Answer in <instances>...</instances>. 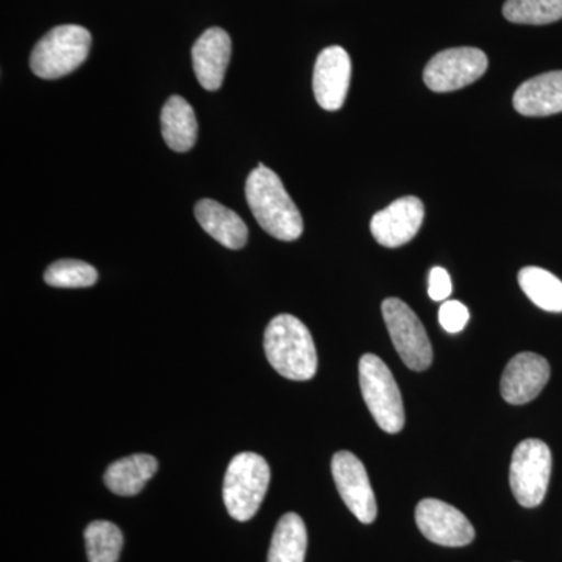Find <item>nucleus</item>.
<instances>
[{"mask_svg": "<svg viewBox=\"0 0 562 562\" xmlns=\"http://www.w3.org/2000/svg\"><path fill=\"white\" fill-rule=\"evenodd\" d=\"M246 198L262 231L280 241H295L303 233L301 211L284 190L280 177L262 162L250 172Z\"/></svg>", "mask_w": 562, "mask_h": 562, "instance_id": "obj_1", "label": "nucleus"}, {"mask_svg": "<svg viewBox=\"0 0 562 562\" xmlns=\"http://www.w3.org/2000/svg\"><path fill=\"white\" fill-rule=\"evenodd\" d=\"M194 213L203 231L222 246L232 250L243 249L246 246L249 231L235 211L211 199H202L195 205Z\"/></svg>", "mask_w": 562, "mask_h": 562, "instance_id": "obj_16", "label": "nucleus"}, {"mask_svg": "<svg viewBox=\"0 0 562 562\" xmlns=\"http://www.w3.org/2000/svg\"><path fill=\"white\" fill-rule=\"evenodd\" d=\"M161 133L173 151H188L198 140L194 109L180 95L168 99L161 110Z\"/></svg>", "mask_w": 562, "mask_h": 562, "instance_id": "obj_18", "label": "nucleus"}, {"mask_svg": "<svg viewBox=\"0 0 562 562\" xmlns=\"http://www.w3.org/2000/svg\"><path fill=\"white\" fill-rule=\"evenodd\" d=\"M362 398L376 425L383 431L395 435L405 427V408L402 394L386 362L376 355L368 353L360 360Z\"/></svg>", "mask_w": 562, "mask_h": 562, "instance_id": "obj_5", "label": "nucleus"}, {"mask_svg": "<svg viewBox=\"0 0 562 562\" xmlns=\"http://www.w3.org/2000/svg\"><path fill=\"white\" fill-rule=\"evenodd\" d=\"M232 58V40L220 27L209 29L192 46V68L206 91L222 87Z\"/></svg>", "mask_w": 562, "mask_h": 562, "instance_id": "obj_14", "label": "nucleus"}, {"mask_svg": "<svg viewBox=\"0 0 562 562\" xmlns=\"http://www.w3.org/2000/svg\"><path fill=\"white\" fill-rule=\"evenodd\" d=\"M91 43V33L80 25H60L52 29L33 47V74L44 80L68 76L87 60Z\"/></svg>", "mask_w": 562, "mask_h": 562, "instance_id": "obj_4", "label": "nucleus"}, {"mask_svg": "<svg viewBox=\"0 0 562 562\" xmlns=\"http://www.w3.org/2000/svg\"><path fill=\"white\" fill-rule=\"evenodd\" d=\"M550 380V364L541 355L524 351L516 355L502 375V397L512 405H525L541 394Z\"/></svg>", "mask_w": 562, "mask_h": 562, "instance_id": "obj_13", "label": "nucleus"}, {"mask_svg": "<svg viewBox=\"0 0 562 562\" xmlns=\"http://www.w3.org/2000/svg\"><path fill=\"white\" fill-rule=\"evenodd\" d=\"M517 113L542 117L562 113V70L532 77L517 88L513 98Z\"/></svg>", "mask_w": 562, "mask_h": 562, "instance_id": "obj_15", "label": "nucleus"}, {"mask_svg": "<svg viewBox=\"0 0 562 562\" xmlns=\"http://www.w3.org/2000/svg\"><path fill=\"white\" fill-rule=\"evenodd\" d=\"M552 475V452L541 439H525L513 453L509 483L524 508L541 505Z\"/></svg>", "mask_w": 562, "mask_h": 562, "instance_id": "obj_6", "label": "nucleus"}, {"mask_svg": "<svg viewBox=\"0 0 562 562\" xmlns=\"http://www.w3.org/2000/svg\"><path fill=\"white\" fill-rule=\"evenodd\" d=\"M424 216V203L420 199L414 195L397 199L372 217L373 238L387 249L405 246L419 233Z\"/></svg>", "mask_w": 562, "mask_h": 562, "instance_id": "obj_11", "label": "nucleus"}, {"mask_svg": "<svg viewBox=\"0 0 562 562\" xmlns=\"http://www.w3.org/2000/svg\"><path fill=\"white\" fill-rule=\"evenodd\" d=\"M331 473L351 514L362 524H372L379 509L364 464L353 453L342 450L333 457Z\"/></svg>", "mask_w": 562, "mask_h": 562, "instance_id": "obj_9", "label": "nucleus"}, {"mask_svg": "<svg viewBox=\"0 0 562 562\" xmlns=\"http://www.w3.org/2000/svg\"><path fill=\"white\" fill-rule=\"evenodd\" d=\"M487 69V57L476 47H454L439 52L428 61L424 81L431 91L450 92L461 90L479 79Z\"/></svg>", "mask_w": 562, "mask_h": 562, "instance_id": "obj_8", "label": "nucleus"}, {"mask_svg": "<svg viewBox=\"0 0 562 562\" xmlns=\"http://www.w3.org/2000/svg\"><path fill=\"white\" fill-rule=\"evenodd\" d=\"M306 547L308 535L302 517L295 513L284 514L273 531L268 562H303Z\"/></svg>", "mask_w": 562, "mask_h": 562, "instance_id": "obj_19", "label": "nucleus"}, {"mask_svg": "<svg viewBox=\"0 0 562 562\" xmlns=\"http://www.w3.org/2000/svg\"><path fill=\"white\" fill-rule=\"evenodd\" d=\"M503 16L514 24H552L562 20V0H506Z\"/></svg>", "mask_w": 562, "mask_h": 562, "instance_id": "obj_22", "label": "nucleus"}, {"mask_svg": "<svg viewBox=\"0 0 562 562\" xmlns=\"http://www.w3.org/2000/svg\"><path fill=\"white\" fill-rule=\"evenodd\" d=\"M519 284L536 306L550 313H562V281L546 269L524 268Z\"/></svg>", "mask_w": 562, "mask_h": 562, "instance_id": "obj_20", "label": "nucleus"}, {"mask_svg": "<svg viewBox=\"0 0 562 562\" xmlns=\"http://www.w3.org/2000/svg\"><path fill=\"white\" fill-rule=\"evenodd\" d=\"M266 358L281 376L306 382L316 375L317 351L312 333L291 314H280L265 331Z\"/></svg>", "mask_w": 562, "mask_h": 562, "instance_id": "obj_2", "label": "nucleus"}, {"mask_svg": "<svg viewBox=\"0 0 562 562\" xmlns=\"http://www.w3.org/2000/svg\"><path fill=\"white\" fill-rule=\"evenodd\" d=\"M416 524L422 535L438 546L465 547L475 539L468 517L438 498H425L417 505Z\"/></svg>", "mask_w": 562, "mask_h": 562, "instance_id": "obj_10", "label": "nucleus"}, {"mask_svg": "<svg viewBox=\"0 0 562 562\" xmlns=\"http://www.w3.org/2000/svg\"><path fill=\"white\" fill-rule=\"evenodd\" d=\"M382 312L391 341L406 368L416 372L427 371L432 362V347L416 313L395 297L383 302Z\"/></svg>", "mask_w": 562, "mask_h": 562, "instance_id": "obj_7", "label": "nucleus"}, {"mask_svg": "<svg viewBox=\"0 0 562 562\" xmlns=\"http://www.w3.org/2000/svg\"><path fill=\"white\" fill-rule=\"evenodd\" d=\"M350 77L351 61L346 49L330 46L321 52L314 66L313 91L322 109H341L349 92Z\"/></svg>", "mask_w": 562, "mask_h": 562, "instance_id": "obj_12", "label": "nucleus"}, {"mask_svg": "<svg viewBox=\"0 0 562 562\" xmlns=\"http://www.w3.org/2000/svg\"><path fill=\"white\" fill-rule=\"evenodd\" d=\"M98 279V271L88 262L79 260L52 262L44 272V281L54 288H90Z\"/></svg>", "mask_w": 562, "mask_h": 562, "instance_id": "obj_23", "label": "nucleus"}, {"mask_svg": "<svg viewBox=\"0 0 562 562\" xmlns=\"http://www.w3.org/2000/svg\"><path fill=\"white\" fill-rule=\"evenodd\" d=\"M271 483V469L261 454H236L224 479V503L238 522H247L260 509Z\"/></svg>", "mask_w": 562, "mask_h": 562, "instance_id": "obj_3", "label": "nucleus"}, {"mask_svg": "<svg viewBox=\"0 0 562 562\" xmlns=\"http://www.w3.org/2000/svg\"><path fill=\"white\" fill-rule=\"evenodd\" d=\"M469 317H471V313H469L468 306L458 301L443 302L439 310V322H441L443 330L452 333V335L464 330Z\"/></svg>", "mask_w": 562, "mask_h": 562, "instance_id": "obj_24", "label": "nucleus"}, {"mask_svg": "<svg viewBox=\"0 0 562 562\" xmlns=\"http://www.w3.org/2000/svg\"><path fill=\"white\" fill-rule=\"evenodd\" d=\"M158 471V461L151 454H132L114 461L106 469L103 482L113 494L132 497L144 490L146 483Z\"/></svg>", "mask_w": 562, "mask_h": 562, "instance_id": "obj_17", "label": "nucleus"}, {"mask_svg": "<svg viewBox=\"0 0 562 562\" xmlns=\"http://www.w3.org/2000/svg\"><path fill=\"white\" fill-rule=\"evenodd\" d=\"M452 294V280L449 272L442 268L431 269L430 279H428V295L435 302H446V299Z\"/></svg>", "mask_w": 562, "mask_h": 562, "instance_id": "obj_25", "label": "nucleus"}, {"mask_svg": "<svg viewBox=\"0 0 562 562\" xmlns=\"http://www.w3.org/2000/svg\"><path fill=\"white\" fill-rule=\"evenodd\" d=\"M85 543L90 562H117L124 538L116 525L106 520H95L85 530Z\"/></svg>", "mask_w": 562, "mask_h": 562, "instance_id": "obj_21", "label": "nucleus"}]
</instances>
